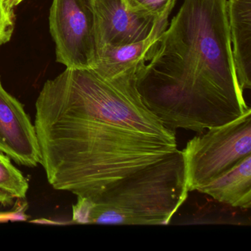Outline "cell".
I'll list each match as a JSON object with an SVG mask.
<instances>
[{
    "label": "cell",
    "mask_w": 251,
    "mask_h": 251,
    "mask_svg": "<svg viewBox=\"0 0 251 251\" xmlns=\"http://www.w3.org/2000/svg\"><path fill=\"white\" fill-rule=\"evenodd\" d=\"M136 89L173 130L202 133L251 109L235 74L227 0H184L138 71Z\"/></svg>",
    "instance_id": "2"
},
{
    "label": "cell",
    "mask_w": 251,
    "mask_h": 251,
    "mask_svg": "<svg viewBox=\"0 0 251 251\" xmlns=\"http://www.w3.org/2000/svg\"><path fill=\"white\" fill-rule=\"evenodd\" d=\"M49 23L57 62L68 69L92 68L97 50L90 0H53Z\"/></svg>",
    "instance_id": "5"
},
{
    "label": "cell",
    "mask_w": 251,
    "mask_h": 251,
    "mask_svg": "<svg viewBox=\"0 0 251 251\" xmlns=\"http://www.w3.org/2000/svg\"><path fill=\"white\" fill-rule=\"evenodd\" d=\"M0 151L17 164L34 168L40 164L34 123L24 105L8 93L0 78Z\"/></svg>",
    "instance_id": "7"
},
{
    "label": "cell",
    "mask_w": 251,
    "mask_h": 251,
    "mask_svg": "<svg viewBox=\"0 0 251 251\" xmlns=\"http://www.w3.org/2000/svg\"><path fill=\"white\" fill-rule=\"evenodd\" d=\"M177 151L116 182L93 199L77 197L73 220L80 224L167 225L189 195Z\"/></svg>",
    "instance_id": "3"
},
{
    "label": "cell",
    "mask_w": 251,
    "mask_h": 251,
    "mask_svg": "<svg viewBox=\"0 0 251 251\" xmlns=\"http://www.w3.org/2000/svg\"><path fill=\"white\" fill-rule=\"evenodd\" d=\"M90 2L97 52L105 47L121 46L144 40L161 20L133 11L125 0H90Z\"/></svg>",
    "instance_id": "6"
},
{
    "label": "cell",
    "mask_w": 251,
    "mask_h": 251,
    "mask_svg": "<svg viewBox=\"0 0 251 251\" xmlns=\"http://www.w3.org/2000/svg\"><path fill=\"white\" fill-rule=\"evenodd\" d=\"M23 208H20L17 212L0 213V222L8 221V220H26L24 211H21Z\"/></svg>",
    "instance_id": "14"
},
{
    "label": "cell",
    "mask_w": 251,
    "mask_h": 251,
    "mask_svg": "<svg viewBox=\"0 0 251 251\" xmlns=\"http://www.w3.org/2000/svg\"><path fill=\"white\" fill-rule=\"evenodd\" d=\"M34 126L48 183L89 199L177 150L176 131L145 105L136 80L91 69L45 82Z\"/></svg>",
    "instance_id": "1"
},
{
    "label": "cell",
    "mask_w": 251,
    "mask_h": 251,
    "mask_svg": "<svg viewBox=\"0 0 251 251\" xmlns=\"http://www.w3.org/2000/svg\"><path fill=\"white\" fill-rule=\"evenodd\" d=\"M232 58L238 85L251 88V0H227Z\"/></svg>",
    "instance_id": "9"
},
{
    "label": "cell",
    "mask_w": 251,
    "mask_h": 251,
    "mask_svg": "<svg viewBox=\"0 0 251 251\" xmlns=\"http://www.w3.org/2000/svg\"><path fill=\"white\" fill-rule=\"evenodd\" d=\"M218 202L235 208L251 207V155L199 189Z\"/></svg>",
    "instance_id": "10"
},
{
    "label": "cell",
    "mask_w": 251,
    "mask_h": 251,
    "mask_svg": "<svg viewBox=\"0 0 251 251\" xmlns=\"http://www.w3.org/2000/svg\"><path fill=\"white\" fill-rule=\"evenodd\" d=\"M176 0H125L128 8L157 20L168 19Z\"/></svg>",
    "instance_id": "12"
},
{
    "label": "cell",
    "mask_w": 251,
    "mask_h": 251,
    "mask_svg": "<svg viewBox=\"0 0 251 251\" xmlns=\"http://www.w3.org/2000/svg\"><path fill=\"white\" fill-rule=\"evenodd\" d=\"M181 152L188 190L198 191L251 155V109L197 135Z\"/></svg>",
    "instance_id": "4"
},
{
    "label": "cell",
    "mask_w": 251,
    "mask_h": 251,
    "mask_svg": "<svg viewBox=\"0 0 251 251\" xmlns=\"http://www.w3.org/2000/svg\"><path fill=\"white\" fill-rule=\"evenodd\" d=\"M24 0H5V3L8 8L14 9L16 6L21 3Z\"/></svg>",
    "instance_id": "15"
},
{
    "label": "cell",
    "mask_w": 251,
    "mask_h": 251,
    "mask_svg": "<svg viewBox=\"0 0 251 251\" xmlns=\"http://www.w3.org/2000/svg\"><path fill=\"white\" fill-rule=\"evenodd\" d=\"M168 19L158 22L147 39L136 43L107 46L97 52L91 70L108 80H136L139 69L150 61L155 52L158 39L167 28Z\"/></svg>",
    "instance_id": "8"
},
{
    "label": "cell",
    "mask_w": 251,
    "mask_h": 251,
    "mask_svg": "<svg viewBox=\"0 0 251 251\" xmlns=\"http://www.w3.org/2000/svg\"><path fill=\"white\" fill-rule=\"evenodd\" d=\"M15 16L14 9L8 8L5 0H0V45L8 43L14 33Z\"/></svg>",
    "instance_id": "13"
},
{
    "label": "cell",
    "mask_w": 251,
    "mask_h": 251,
    "mask_svg": "<svg viewBox=\"0 0 251 251\" xmlns=\"http://www.w3.org/2000/svg\"><path fill=\"white\" fill-rule=\"evenodd\" d=\"M29 183L11 159L0 151V205L11 206L16 201L25 199Z\"/></svg>",
    "instance_id": "11"
}]
</instances>
